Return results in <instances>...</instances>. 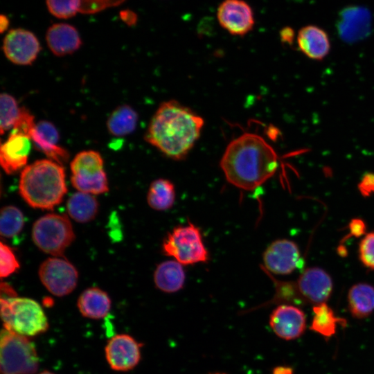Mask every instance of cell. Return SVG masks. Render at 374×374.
Masks as SVG:
<instances>
[{
	"mask_svg": "<svg viewBox=\"0 0 374 374\" xmlns=\"http://www.w3.org/2000/svg\"><path fill=\"white\" fill-rule=\"evenodd\" d=\"M228 182L244 190H253L276 172L278 156L260 136L245 132L226 146L220 162Z\"/></svg>",
	"mask_w": 374,
	"mask_h": 374,
	"instance_id": "obj_1",
	"label": "cell"
},
{
	"mask_svg": "<svg viewBox=\"0 0 374 374\" xmlns=\"http://www.w3.org/2000/svg\"><path fill=\"white\" fill-rule=\"evenodd\" d=\"M202 117L175 100L163 102L152 117L145 140L168 158L182 160L199 139Z\"/></svg>",
	"mask_w": 374,
	"mask_h": 374,
	"instance_id": "obj_2",
	"label": "cell"
},
{
	"mask_svg": "<svg viewBox=\"0 0 374 374\" xmlns=\"http://www.w3.org/2000/svg\"><path fill=\"white\" fill-rule=\"evenodd\" d=\"M19 190L31 207L52 210L67 192L64 169L51 159L37 160L21 171Z\"/></svg>",
	"mask_w": 374,
	"mask_h": 374,
	"instance_id": "obj_3",
	"label": "cell"
},
{
	"mask_svg": "<svg viewBox=\"0 0 374 374\" xmlns=\"http://www.w3.org/2000/svg\"><path fill=\"white\" fill-rule=\"evenodd\" d=\"M270 278L274 284L275 293L268 302L269 304L313 307L326 303L333 288L330 275L323 269L316 267L305 269L295 281H280L271 275Z\"/></svg>",
	"mask_w": 374,
	"mask_h": 374,
	"instance_id": "obj_4",
	"label": "cell"
},
{
	"mask_svg": "<svg viewBox=\"0 0 374 374\" xmlns=\"http://www.w3.org/2000/svg\"><path fill=\"white\" fill-rule=\"evenodd\" d=\"M1 317L3 328L25 337H34L48 329V322L41 305L26 297H1Z\"/></svg>",
	"mask_w": 374,
	"mask_h": 374,
	"instance_id": "obj_5",
	"label": "cell"
},
{
	"mask_svg": "<svg viewBox=\"0 0 374 374\" xmlns=\"http://www.w3.org/2000/svg\"><path fill=\"white\" fill-rule=\"evenodd\" d=\"M39 357L34 344L25 336L3 328L0 337L1 374H34Z\"/></svg>",
	"mask_w": 374,
	"mask_h": 374,
	"instance_id": "obj_6",
	"label": "cell"
},
{
	"mask_svg": "<svg viewBox=\"0 0 374 374\" xmlns=\"http://www.w3.org/2000/svg\"><path fill=\"white\" fill-rule=\"evenodd\" d=\"M162 251L183 265L205 262L209 258L201 231L192 223L176 226L168 233Z\"/></svg>",
	"mask_w": 374,
	"mask_h": 374,
	"instance_id": "obj_7",
	"label": "cell"
},
{
	"mask_svg": "<svg viewBox=\"0 0 374 374\" xmlns=\"http://www.w3.org/2000/svg\"><path fill=\"white\" fill-rule=\"evenodd\" d=\"M32 238L43 252L53 256H62L75 238L72 224L64 215L46 214L33 224Z\"/></svg>",
	"mask_w": 374,
	"mask_h": 374,
	"instance_id": "obj_8",
	"label": "cell"
},
{
	"mask_svg": "<svg viewBox=\"0 0 374 374\" xmlns=\"http://www.w3.org/2000/svg\"><path fill=\"white\" fill-rule=\"evenodd\" d=\"M39 276L46 290L56 296H64L75 288L78 279L76 268L67 260L53 257L39 266Z\"/></svg>",
	"mask_w": 374,
	"mask_h": 374,
	"instance_id": "obj_9",
	"label": "cell"
},
{
	"mask_svg": "<svg viewBox=\"0 0 374 374\" xmlns=\"http://www.w3.org/2000/svg\"><path fill=\"white\" fill-rule=\"evenodd\" d=\"M142 346V344L130 335H116L107 341L105 348L107 364L116 371H129L139 363Z\"/></svg>",
	"mask_w": 374,
	"mask_h": 374,
	"instance_id": "obj_10",
	"label": "cell"
},
{
	"mask_svg": "<svg viewBox=\"0 0 374 374\" xmlns=\"http://www.w3.org/2000/svg\"><path fill=\"white\" fill-rule=\"evenodd\" d=\"M265 272L286 275L301 265V253L297 244L290 240L280 239L271 242L263 253Z\"/></svg>",
	"mask_w": 374,
	"mask_h": 374,
	"instance_id": "obj_11",
	"label": "cell"
},
{
	"mask_svg": "<svg viewBox=\"0 0 374 374\" xmlns=\"http://www.w3.org/2000/svg\"><path fill=\"white\" fill-rule=\"evenodd\" d=\"M2 48L6 57L13 64L30 65L36 60L41 46L32 32L14 28L6 35Z\"/></svg>",
	"mask_w": 374,
	"mask_h": 374,
	"instance_id": "obj_12",
	"label": "cell"
},
{
	"mask_svg": "<svg viewBox=\"0 0 374 374\" xmlns=\"http://www.w3.org/2000/svg\"><path fill=\"white\" fill-rule=\"evenodd\" d=\"M217 18L224 29L237 36L248 33L255 24L252 8L243 0H224L218 6Z\"/></svg>",
	"mask_w": 374,
	"mask_h": 374,
	"instance_id": "obj_13",
	"label": "cell"
},
{
	"mask_svg": "<svg viewBox=\"0 0 374 374\" xmlns=\"http://www.w3.org/2000/svg\"><path fill=\"white\" fill-rule=\"evenodd\" d=\"M338 35L345 42L355 43L365 39L371 31L372 15L368 9L359 6L344 8L339 15Z\"/></svg>",
	"mask_w": 374,
	"mask_h": 374,
	"instance_id": "obj_14",
	"label": "cell"
},
{
	"mask_svg": "<svg viewBox=\"0 0 374 374\" xmlns=\"http://www.w3.org/2000/svg\"><path fill=\"white\" fill-rule=\"evenodd\" d=\"M269 323L276 335L290 341L303 334L306 328V317L304 312L298 306L279 304L271 312Z\"/></svg>",
	"mask_w": 374,
	"mask_h": 374,
	"instance_id": "obj_15",
	"label": "cell"
},
{
	"mask_svg": "<svg viewBox=\"0 0 374 374\" xmlns=\"http://www.w3.org/2000/svg\"><path fill=\"white\" fill-rule=\"evenodd\" d=\"M31 139L26 135L10 133L7 140L1 144L0 162L8 175L24 168L31 149Z\"/></svg>",
	"mask_w": 374,
	"mask_h": 374,
	"instance_id": "obj_16",
	"label": "cell"
},
{
	"mask_svg": "<svg viewBox=\"0 0 374 374\" xmlns=\"http://www.w3.org/2000/svg\"><path fill=\"white\" fill-rule=\"evenodd\" d=\"M30 139L37 149L51 160L62 166L68 161L69 154L66 149L58 145L59 132L51 122L41 121L36 123Z\"/></svg>",
	"mask_w": 374,
	"mask_h": 374,
	"instance_id": "obj_17",
	"label": "cell"
},
{
	"mask_svg": "<svg viewBox=\"0 0 374 374\" xmlns=\"http://www.w3.org/2000/svg\"><path fill=\"white\" fill-rule=\"evenodd\" d=\"M46 40L51 51L57 56L72 54L82 44L77 29L65 23L55 24L50 26L46 33Z\"/></svg>",
	"mask_w": 374,
	"mask_h": 374,
	"instance_id": "obj_18",
	"label": "cell"
},
{
	"mask_svg": "<svg viewBox=\"0 0 374 374\" xmlns=\"http://www.w3.org/2000/svg\"><path fill=\"white\" fill-rule=\"evenodd\" d=\"M296 42L303 53L316 60L324 58L330 48L328 34L317 26L308 25L301 28L298 33Z\"/></svg>",
	"mask_w": 374,
	"mask_h": 374,
	"instance_id": "obj_19",
	"label": "cell"
},
{
	"mask_svg": "<svg viewBox=\"0 0 374 374\" xmlns=\"http://www.w3.org/2000/svg\"><path fill=\"white\" fill-rule=\"evenodd\" d=\"M77 305L83 317L101 319L109 314L112 302L109 295L101 289L89 287L81 293Z\"/></svg>",
	"mask_w": 374,
	"mask_h": 374,
	"instance_id": "obj_20",
	"label": "cell"
},
{
	"mask_svg": "<svg viewBox=\"0 0 374 374\" xmlns=\"http://www.w3.org/2000/svg\"><path fill=\"white\" fill-rule=\"evenodd\" d=\"M184 265L175 260L159 264L154 273L156 287L166 293H174L181 290L186 280Z\"/></svg>",
	"mask_w": 374,
	"mask_h": 374,
	"instance_id": "obj_21",
	"label": "cell"
},
{
	"mask_svg": "<svg viewBox=\"0 0 374 374\" xmlns=\"http://www.w3.org/2000/svg\"><path fill=\"white\" fill-rule=\"evenodd\" d=\"M347 298L348 310L356 319L366 318L374 311V287L368 283L352 286Z\"/></svg>",
	"mask_w": 374,
	"mask_h": 374,
	"instance_id": "obj_22",
	"label": "cell"
},
{
	"mask_svg": "<svg viewBox=\"0 0 374 374\" xmlns=\"http://www.w3.org/2000/svg\"><path fill=\"white\" fill-rule=\"evenodd\" d=\"M98 202L91 194L77 192L66 202L69 215L75 221L86 223L93 220L98 212Z\"/></svg>",
	"mask_w": 374,
	"mask_h": 374,
	"instance_id": "obj_23",
	"label": "cell"
},
{
	"mask_svg": "<svg viewBox=\"0 0 374 374\" xmlns=\"http://www.w3.org/2000/svg\"><path fill=\"white\" fill-rule=\"evenodd\" d=\"M338 324L346 326V319L337 317L326 303L313 306V318L310 327L311 330L329 338L336 333Z\"/></svg>",
	"mask_w": 374,
	"mask_h": 374,
	"instance_id": "obj_24",
	"label": "cell"
},
{
	"mask_svg": "<svg viewBox=\"0 0 374 374\" xmlns=\"http://www.w3.org/2000/svg\"><path fill=\"white\" fill-rule=\"evenodd\" d=\"M138 114L130 105L116 107L107 121V128L110 134L124 136L132 133L137 125Z\"/></svg>",
	"mask_w": 374,
	"mask_h": 374,
	"instance_id": "obj_25",
	"label": "cell"
},
{
	"mask_svg": "<svg viewBox=\"0 0 374 374\" xmlns=\"http://www.w3.org/2000/svg\"><path fill=\"white\" fill-rule=\"evenodd\" d=\"M176 197L173 183L166 179L153 181L147 195V202L150 208L157 211L170 209L174 204Z\"/></svg>",
	"mask_w": 374,
	"mask_h": 374,
	"instance_id": "obj_26",
	"label": "cell"
},
{
	"mask_svg": "<svg viewBox=\"0 0 374 374\" xmlns=\"http://www.w3.org/2000/svg\"><path fill=\"white\" fill-rule=\"evenodd\" d=\"M71 181L79 192L98 195L109 190L108 181L103 170L93 174H72Z\"/></svg>",
	"mask_w": 374,
	"mask_h": 374,
	"instance_id": "obj_27",
	"label": "cell"
},
{
	"mask_svg": "<svg viewBox=\"0 0 374 374\" xmlns=\"http://www.w3.org/2000/svg\"><path fill=\"white\" fill-rule=\"evenodd\" d=\"M72 174H93L103 170V159L93 150H85L77 154L71 163Z\"/></svg>",
	"mask_w": 374,
	"mask_h": 374,
	"instance_id": "obj_28",
	"label": "cell"
},
{
	"mask_svg": "<svg viewBox=\"0 0 374 374\" xmlns=\"http://www.w3.org/2000/svg\"><path fill=\"white\" fill-rule=\"evenodd\" d=\"M24 224L22 212L14 206H6L1 208L0 213V233L5 238H12L18 235Z\"/></svg>",
	"mask_w": 374,
	"mask_h": 374,
	"instance_id": "obj_29",
	"label": "cell"
},
{
	"mask_svg": "<svg viewBox=\"0 0 374 374\" xmlns=\"http://www.w3.org/2000/svg\"><path fill=\"white\" fill-rule=\"evenodd\" d=\"M0 131L3 134L13 127L20 112L16 99L7 93H2L0 96Z\"/></svg>",
	"mask_w": 374,
	"mask_h": 374,
	"instance_id": "obj_30",
	"label": "cell"
},
{
	"mask_svg": "<svg viewBox=\"0 0 374 374\" xmlns=\"http://www.w3.org/2000/svg\"><path fill=\"white\" fill-rule=\"evenodd\" d=\"M49 12L60 19L73 17L80 11V0H46Z\"/></svg>",
	"mask_w": 374,
	"mask_h": 374,
	"instance_id": "obj_31",
	"label": "cell"
},
{
	"mask_svg": "<svg viewBox=\"0 0 374 374\" xmlns=\"http://www.w3.org/2000/svg\"><path fill=\"white\" fill-rule=\"evenodd\" d=\"M19 268V263L12 250L6 244L0 245V276L6 278Z\"/></svg>",
	"mask_w": 374,
	"mask_h": 374,
	"instance_id": "obj_32",
	"label": "cell"
},
{
	"mask_svg": "<svg viewBox=\"0 0 374 374\" xmlns=\"http://www.w3.org/2000/svg\"><path fill=\"white\" fill-rule=\"evenodd\" d=\"M359 257L362 263L374 270V232L364 235L359 245Z\"/></svg>",
	"mask_w": 374,
	"mask_h": 374,
	"instance_id": "obj_33",
	"label": "cell"
},
{
	"mask_svg": "<svg viewBox=\"0 0 374 374\" xmlns=\"http://www.w3.org/2000/svg\"><path fill=\"white\" fill-rule=\"evenodd\" d=\"M35 127L33 115L28 109L22 107L20 108L19 116L10 132L24 134L30 138Z\"/></svg>",
	"mask_w": 374,
	"mask_h": 374,
	"instance_id": "obj_34",
	"label": "cell"
},
{
	"mask_svg": "<svg viewBox=\"0 0 374 374\" xmlns=\"http://www.w3.org/2000/svg\"><path fill=\"white\" fill-rule=\"evenodd\" d=\"M125 0H80V12L93 14L110 7L117 6Z\"/></svg>",
	"mask_w": 374,
	"mask_h": 374,
	"instance_id": "obj_35",
	"label": "cell"
},
{
	"mask_svg": "<svg viewBox=\"0 0 374 374\" xmlns=\"http://www.w3.org/2000/svg\"><path fill=\"white\" fill-rule=\"evenodd\" d=\"M360 193L366 197L374 193V175L366 174L359 184Z\"/></svg>",
	"mask_w": 374,
	"mask_h": 374,
	"instance_id": "obj_36",
	"label": "cell"
},
{
	"mask_svg": "<svg viewBox=\"0 0 374 374\" xmlns=\"http://www.w3.org/2000/svg\"><path fill=\"white\" fill-rule=\"evenodd\" d=\"M349 229L350 235L355 237H359L364 233L366 226L362 220L356 218L350 222Z\"/></svg>",
	"mask_w": 374,
	"mask_h": 374,
	"instance_id": "obj_37",
	"label": "cell"
},
{
	"mask_svg": "<svg viewBox=\"0 0 374 374\" xmlns=\"http://www.w3.org/2000/svg\"><path fill=\"white\" fill-rule=\"evenodd\" d=\"M120 16L121 19L129 26L134 25L137 21L136 15L129 10L121 11Z\"/></svg>",
	"mask_w": 374,
	"mask_h": 374,
	"instance_id": "obj_38",
	"label": "cell"
},
{
	"mask_svg": "<svg viewBox=\"0 0 374 374\" xmlns=\"http://www.w3.org/2000/svg\"><path fill=\"white\" fill-rule=\"evenodd\" d=\"M294 36V31L290 27L284 28L280 32V38L283 42L292 43Z\"/></svg>",
	"mask_w": 374,
	"mask_h": 374,
	"instance_id": "obj_39",
	"label": "cell"
},
{
	"mask_svg": "<svg viewBox=\"0 0 374 374\" xmlns=\"http://www.w3.org/2000/svg\"><path fill=\"white\" fill-rule=\"evenodd\" d=\"M294 371L291 367L285 366H278L272 371V374H293Z\"/></svg>",
	"mask_w": 374,
	"mask_h": 374,
	"instance_id": "obj_40",
	"label": "cell"
},
{
	"mask_svg": "<svg viewBox=\"0 0 374 374\" xmlns=\"http://www.w3.org/2000/svg\"><path fill=\"white\" fill-rule=\"evenodd\" d=\"M8 26H9L8 18L4 15H1V17H0V30H1V33H3L5 30H6Z\"/></svg>",
	"mask_w": 374,
	"mask_h": 374,
	"instance_id": "obj_41",
	"label": "cell"
},
{
	"mask_svg": "<svg viewBox=\"0 0 374 374\" xmlns=\"http://www.w3.org/2000/svg\"><path fill=\"white\" fill-rule=\"evenodd\" d=\"M39 374H55L51 371H44L41 373H39Z\"/></svg>",
	"mask_w": 374,
	"mask_h": 374,
	"instance_id": "obj_42",
	"label": "cell"
},
{
	"mask_svg": "<svg viewBox=\"0 0 374 374\" xmlns=\"http://www.w3.org/2000/svg\"><path fill=\"white\" fill-rule=\"evenodd\" d=\"M211 374H226V373H211Z\"/></svg>",
	"mask_w": 374,
	"mask_h": 374,
	"instance_id": "obj_43",
	"label": "cell"
}]
</instances>
